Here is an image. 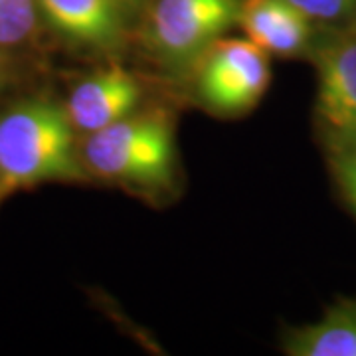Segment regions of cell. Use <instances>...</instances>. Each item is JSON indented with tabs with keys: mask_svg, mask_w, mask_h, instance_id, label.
I'll use <instances>...</instances> for the list:
<instances>
[{
	"mask_svg": "<svg viewBox=\"0 0 356 356\" xmlns=\"http://www.w3.org/2000/svg\"><path fill=\"white\" fill-rule=\"evenodd\" d=\"M38 0H0V48H22L38 32Z\"/></svg>",
	"mask_w": 356,
	"mask_h": 356,
	"instance_id": "30bf717a",
	"label": "cell"
},
{
	"mask_svg": "<svg viewBox=\"0 0 356 356\" xmlns=\"http://www.w3.org/2000/svg\"><path fill=\"white\" fill-rule=\"evenodd\" d=\"M317 74V111L325 127L356 129V34L323 46Z\"/></svg>",
	"mask_w": 356,
	"mask_h": 356,
	"instance_id": "8992f818",
	"label": "cell"
},
{
	"mask_svg": "<svg viewBox=\"0 0 356 356\" xmlns=\"http://www.w3.org/2000/svg\"><path fill=\"white\" fill-rule=\"evenodd\" d=\"M238 26L269 56H297L311 40V18L291 0H242Z\"/></svg>",
	"mask_w": 356,
	"mask_h": 356,
	"instance_id": "52a82bcc",
	"label": "cell"
},
{
	"mask_svg": "<svg viewBox=\"0 0 356 356\" xmlns=\"http://www.w3.org/2000/svg\"><path fill=\"white\" fill-rule=\"evenodd\" d=\"M329 159L332 175L356 214V129L329 131Z\"/></svg>",
	"mask_w": 356,
	"mask_h": 356,
	"instance_id": "8fae6325",
	"label": "cell"
},
{
	"mask_svg": "<svg viewBox=\"0 0 356 356\" xmlns=\"http://www.w3.org/2000/svg\"><path fill=\"white\" fill-rule=\"evenodd\" d=\"M283 353L291 356H356L355 297L334 301L317 323L287 332Z\"/></svg>",
	"mask_w": 356,
	"mask_h": 356,
	"instance_id": "9c48e42d",
	"label": "cell"
},
{
	"mask_svg": "<svg viewBox=\"0 0 356 356\" xmlns=\"http://www.w3.org/2000/svg\"><path fill=\"white\" fill-rule=\"evenodd\" d=\"M196 89L204 105L222 115L252 111L271 81L269 54L245 38L222 36L198 58Z\"/></svg>",
	"mask_w": 356,
	"mask_h": 356,
	"instance_id": "277c9868",
	"label": "cell"
},
{
	"mask_svg": "<svg viewBox=\"0 0 356 356\" xmlns=\"http://www.w3.org/2000/svg\"><path fill=\"white\" fill-rule=\"evenodd\" d=\"M40 13L67 42L91 48L113 50L121 40V14L115 0H38Z\"/></svg>",
	"mask_w": 356,
	"mask_h": 356,
	"instance_id": "ba28073f",
	"label": "cell"
},
{
	"mask_svg": "<svg viewBox=\"0 0 356 356\" xmlns=\"http://www.w3.org/2000/svg\"><path fill=\"white\" fill-rule=\"evenodd\" d=\"M242 0H154L145 42L156 58L178 64L198 60L240 22Z\"/></svg>",
	"mask_w": 356,
	"mask_h": 356,
	"instance_id": "3957f363",
	"label": "cell"
},
{
	"mask_svg": "<svg viewBox=\"0 0 356 356\" xmlns=\"http://www.w3.org/2000/svg\"><path fill=\"white\" fill-rule=\"evenodd\" d=\"M88 177L139 188L172 184L177 140L170 117L163 111L131 113L79 143Z\"/></svg>",
	"mask_w": 356,
	"mask_h": 356,
	"instance_id": "7a4b0ae2",
	"label": "cell"
},
{
	"mask_svg": "<svg viewBox=\"0 0 356 356\" xmlns=\"http://www.w3.org/2000/svg\"><path fill=\"white\" fill-rule=\"evenodd\" d=\"M140 99L137 77L121 65H109L77 81L64 109L77 135L86 137L135 113Z\"/></svg>",
	"mask_w": 356,
	"mask_h": 356,
	"instance_id": "5b68a950",
	"label": "cell"
},
{
	"mask_svg": "<svg viewBox=\"0 0 356 356\" xmlns=\"http://www.w3.org/2000/svg\"><path fill=\"white\" fill-rule=\"evenodd\" d=\"M115 2H117L119 6H127V4H135L137 0H115Z\"/></svg>",
	"mask_w": 356,
	"mask_h": 356,
	"instance_id": "5bb4252c",
	"label": "cell"
},
{
	"mask_svg": "<svg viewBox=\"0 0 356 356\" xmlns=\"http://www.w3.org/2000/svg\"><path fill=\"white\" fill-rule=\"evenodd\" d=\"M10 77V62H8V51L0 48V91L6 88Z\"/></svg>",
	"mask_w": 356,
	"mask_h": 356,
	"instance_id": "4fadbf2b",
	"label": "cell"
},
{
	"mask_svg": "<svg viewBox=\"0 0 356 356\" xmlns=\"http://www.w3.org/2000/svg\"><path fill=\"white\" fill-rule=\"evenodd\" d=\"M64 105L16 103L0 115V198L42 182H76L88 172Z\"/></svg>",
	"mask_w": 356,
	"mask_h": 356,
	"instance_id": "6da1fadb",
	"label": "cell"
},
{
	"mask_svg": "<svg viewBox=\"0 0 356 356\" xmlns=\"http://www.w3.org/2000/svg\"><path fill=\"white\" fill-rule=\"evenodd\" d=\"M291 2L311 20H318V22L341 20L356 8V0H291Z\"/></svg>",
	"mask_w": 356,
	"mask_h": 356,
	"instance_id": "7c38bea8",
	"label": "cell"
}]
</instances>
